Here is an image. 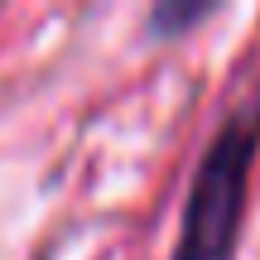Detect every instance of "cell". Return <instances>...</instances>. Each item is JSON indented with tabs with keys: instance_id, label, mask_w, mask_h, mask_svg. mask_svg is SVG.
<instances>
[{
	"instance_id": "obj_1",
	"label": "cell",
	"mask_w": 260,
	"mask_h": 260,
	"mask_svg": "<svg viewBox=\"0 0 260 260\" xmlns=\"http://www.w3.org/2000/svg\"><path fill=\"white\" fill-rule=\"evenodd\" d=\"M255 145H260V96L236 106L212 135V145L193 174V188H188L174 260H232L236 226L246 212V188H251Z\"/></svg>"
},
{
	"instance_id": "obj_2",
	"label": "cell",
	"mask_w": 260,
	"mask_h": 260,
	"mask_svg": "<svg viewBox=\"0 0 260 260\" xmlns=\"http://www.w3.org/2000/svg\"><path fill=\"white\" fill-rule=\"evenodd\" d=\"M198 15H203V10H183V5H178V10H159L154 24H159V29H178V24H193Z\"/></svg>"
}]
</instances>
